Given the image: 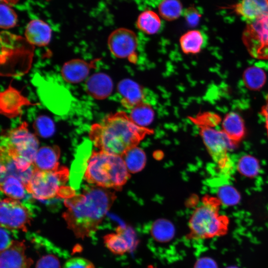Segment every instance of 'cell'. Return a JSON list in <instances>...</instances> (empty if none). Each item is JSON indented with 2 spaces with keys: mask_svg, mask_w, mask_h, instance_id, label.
<instances>
[{
  "mask_svg": "<svg viewBox=\"0 0 268 268\" xmlns=\"http://www.w3.org/2000/svg\"><path fill=\"white\" fill-rule=\"evenodd\" d=\"M39 89L41 99L51 111L59 114L67 111L70 96L66 89L59 85L46 82L39 86Z\"/></svg>",
  "mask_w": 268,
  "mask_h": 268,
  "instance_id": "7c38bea8",
  "label": "cell"
},
{
  "mask_svg": "<svg viewBox=\"0 0 268 268\" xmlns=\"http://www.w3.org/2000/svg\"><path fill=\"white\" fill-rule=\"evenodd\" d=\"M222 130L234 145L238 143L245 134L242 118L234 112L226 114L222 121Z\"/></svg>",
  "mask_w": 268,
  "mask_h": 268,
  "instance_id": "44dd1931",
  "label": "cell"
},
{
  "mask_svg": "<svg viewBox=\"0 0 268 268\" xmlns=\"http://www.w3.org/2000/svg\"><path fill=\"white\" fill-rule=\"evenodd\" d=\"M86 141L83 143L79 149L78 156L76 157L74 167L71 170L70 174V184L72 187L77 189L79 187L81 178L84 174L83 171H85L86 163H87L88 160L86 161L89 156V152L88 144Z\"/></svg>",
  "mask_w": 268,
  "mask_h": 268,
  "instance_id": "d4e9b609",
  "label": "cell"
},
{
  "mask_svg": "<svg viewBox=\"0 0 268 268\" xmlns=\"http://www.w3.org/2000/svg\"><path fill=\"white\" fill-rule=\"evenodd\" d=\"M129 115L137 126L147 128L153 122L155 112L150 103L143 102L131 109Z\"/></svg>",
  "mask_w": 268,
  "mask_h": 268,
  "instance_id": "4316f807",
  "label": "cell"
},
{
  "mask_svg": "<svg viewBox=\"0 0 268 268\" xmlns=\"http://www.w3.org/2000/svg\"><path fill=\"white\" fill-rule=\"evenodd\" d=\"M35 268H61L60 263L56 257L46 255L38 261Z\"/></svg>",
  "mask_w": 268,
  "mask_h": 268,
  "instance_id": "d590c367",
  "label": "cell"
},
{
  "mask_svg": "<svg viewBox=\"0 0 268 268\" xmlns=\"http://www.w3.org/2000/svg\"><path fill=\"white\" fill-rule=\"evenodd\" d=\"M80 59H74L66 62L61 72L63 78L70 83H77L85 80L94 64Z\"/></svg>",
  "mask_w": 268,
  "mask_h": 268,
  "instance_id": "e0dca14e",
  "label": "cell"
},
{
  "mask_svg": "<svg viewBox=\"0 0 268 268\" xmlns=\"http://www.w3.org/2000/svg\"><path fill=\"white\" fill-rule=\"evenodd\" d=\"M24 35L26 40L31 45L44 47L51 41L52 29L46 22L35 19L27 24Z\"/></svg>",
  "mask_w": 268,
  "mask_h": 268,
  "instance_id": "ac0fdd59",
  "label": "cell"
},
{
  "mask_svg": "<svg viewBox=\"0 0 268 268\" xmlns=\"http://www.w3.org/2000/svg\"><path fill=\"white\" fill-rule=\"evenodd\" d=\"M23 241L13 240L11 245L0 252V268H30L33 260L25 255Z\"/></svg>",
  "mask_w": 268,
  "mask_h": 268,
  "instance_id": "9a60e30c",
  "label": "cell"
},
{
  "mask_svg": "<svg viewBox=\"0 0 268 268\" xmlns=\"http://www.w3.org/2000/svg\"><path fill=\"white\" fill-rule=\"evenodd\" d=\"M33 127L36 134L43 137H49L55 132V126L53 121L46 116L38 117L34 123Z\"/></svg>",
  "mask_w": 268,
  "mask_h": 268,
  "instance_id": "1f68e13d",
  "label": "cell"
},
{
  "mask_svg": "<svg viewBox=\"0 0 268 268\" xmlns=\"http://www.w3.org/2000/svg\"><path fill=\"white\" fill-rule=\"evenodd\" d=\"M85 90L94 99L103 100L109 97L113 89V81L107 74L98 72L90 76L85 82Z\"/></svg>",
  "mask_w": 268,
  "mask_h": 268,
  "instance_id": "d6986e66",
  "label": "cell"
},
{
  "mask_svg": "<svg viewBox=\"0 0 268 268\" xmlns=\"http://www.w3.org/2000/svg\"><path fill=\"white\" fill-rule=\"evenodd\" d=\"M69 177V170L65 166L59 167L52 171L34 169L25 187L27 192L37 200L60 198L61 191L66 186Z\"/></svg>",
  "mask_w": 268,
  "mask_h": 268,
  "instance_id": "52a82bcc",
  "label": "cell"
},
{
  "mask_svg": "<svg viewBox=\"0 0 268 268\" xmlns=\"http://www.w3.org/2000/svg\"><path fill=\"white\" fill-rule=\"evenodd\" d=\"M7 229L0 227V252L4 250L9 247L13 240L11 238L10 235L7 231Z\"/></svg>",
  "mask_w": 268,
  "mask_h": 268,
  "instance_id": "74e56055",
  "label": "cell"
},
{
  "mask_svg": "<svg viewBox=\"0 0 268 268\" xmlns=\"http://www.w3.org/2000/svg\"><path fill=\"white\" fill-rule=\"evenodd\" d=\"M107 248L113 254L123 255L133 251L138 244L135 232L130 226L119 225L115 232L103 236Z\"/></svg>",
  "mask_w": 268,
  "mask_h": 268,
  "instance_id": "8fae6325",
  "label": "cell"
},
{
  "mask_svg": "<svg viewBox=\"0 0 268 268\" xmlns=\"http://www.w3.org/2000/svg\"><path fill=\"white\" fill-rule=\"evenodd\" d=\"M31 214L19 200L10 198L1 200L0 203V227L7 230L27 231Z\"/></svg>",
  "mask_w": 268,
  "mask_h": 268,
  "instance_id": "9c48e42d",
  "label": "cell"
},
{
  "mask_svg": "<svg viewBox=\"0 0 268 268\" xmlns=\"http://www.w3.org/2000/svg\"><path fill=\"white\" fill-rule=\"evenodd\" d=\"M242 40L252 57L268 60V15L248 23Z\"/></svg>",
  "mask_w": 268,
  "mask_h": 268,
  "instance_id": "ba28073f",
  "label": "cell"
},
{
  "mask_svg": "<svg viewBox=\"0 0 268 268\" xmlns=\"http://www.w3.org/2000/svg\"><path fill=\"white\" fill-rule=\"evenodd\" d=\"M147 268H156L152 265H148Z\"/></svg>",
  "mask_w": 268,
  "mask_h": 268,
  "instance_id": "60d3db41",
  "label": "cell"
},
{
  "mask_svg": "<svg viewBox=\"0 0 268 268\" xmlns=\"http://www.w3.org/2000/svg\"><path fill=\"white\" fill-rule=\"evenodd\" d=\"M158 8L159 15L167 21L177 19L183 12L182 4L179 0H163Z\"/></svg>",
  "mask_w": 268,
  "mask_h": 268,
  "instance_id": "f546056e",
  "label": "cell"
},
{
  "mask_svg": "<svg viewBox=\"0 0 268 268\" xmlns=\"http://www.w3.org/2000/svg\"><path fill=\"white\" fill-rule=\"evenodd\" d=\"M60 151L58 146H43L39 148L35 155L33 166L35 169L52 171L59 168Z\"/></svg>",
  "mask_w": 268,
  "mask_h": 268,
  "instance_id": "ffe728a7",
  "label": "cell"
},
{
  "mask_svg": "<svg viewBox=\"0 0 268 268\" xmlns=\"http://www.w3.org/2000/svg\"><path fill=\"white\" fill-rule=\"evenodd\" d=\"M114 192L94 185L65 199L63 217L76 237L84 239L95 233L116 199Z\"/></svg>",
  "mask_w": 268,
  "mask_h": 268,
  "instance_id": "6da1fadb",
  "label": "cell"
},
{
  "mask_svg": "<svg viewBox=\"0 0 268 268\" xmlns=\"http://www.w3.org/2000/svg\"><path fill=\"white\" fill-rule=\"evenodd\" d=\"M2 0H1V1H2Z\"/></svg>",
  "mask_w": 268,
  "mask_h": 268,
  "instance_id": "7bdbcfd3",
  "label": "cell"
},
{
  "mask_svg": "<svg viewBox=\"0 0 268 268\" xmlns=\"http://www.w3.org/2000/svg\"><path fill=\"white\" fill-rule=\"evenodd\" d=\"M235 268V267H229V268Z\"/></svg>",
  "mask_w": 268,
  "mask_h": 268,
  "instance_id": "b9f144b4",
  "label": "cell"
},
{
  "mask_svg": "<svg viewBox=\"0 0 268 268\" xmlns=\"http://www.w3.org/2000/svg\"><path fill=\"white\" fill-rule=\"evenodd\" d=\"M153 133L151 129L135 124L125 111H119L92 125L89 136L99 150L123 156Z\"/></svg>",
  "mask_w": 268,
  "mask_h": 268,
  "instance_id": "7a4b0ae2",
  "label": "cell"
},
{
  "mask_svg": "<svg viewBox=\"0 0 268 268\" xmlns=\"http://www.w3.org/2000/svg\"><path fill=\"white\" fill-rule=\"evenodd\" d=\"M243 78L246 86L250 90L260 89L266 81V74L260 67L252 66L244 72Z\"/></svg>",
  "mask_w": 268,
  "mask_h": 268,
  "instance_id": "f1b7e54d",
  "label": "cell"
},
{
  "mask_svg": "<svg viewBox=\"0 0 268 268\" xmlns=\"http://www.w3.org/2000/svg\"><path fill=\"white\" fill-rule=\"evenodd\" d=\"M233 8L243 20L250 23L268 15V0H242Z\"/></svg>",
  "mask_w": 268,
  "mask_h": 268,
  "instance_id": "2e32d148",
  "label": "cell"
},
{
  "mask_svg": "<svg viewBox=\"0 0 268 268\" xmlns=\"http://www.w3.org/2000/svg\"><path fill=\"white\" fill-rule=\"evenodd\" d=\"M107 44L111 53L116 58L135 62L138 39L132 30L119 28L113 31L108 36Z\"/></svg>",
  "mask_w": 268,
  "mask_h": 268,
  "instance_id": "30bf717a",
  "label": "cell"
},
{
  "mask_svg": "<svg viewBox=\"0 0 268 268\" xmlns=\"http://www.w3.org/2000/svg\"><path fill=\"white\" fill-rule=\"evenodd\" d=\"M206 148L218 170L224 174H230L233 163L229 151L234 145L222 130L215 128L217 125L195 123Z\"/></svg>",
  "mask_w": 268,
  "mask_h": 268,
  "instance_id": "8992f818",
  "label": "cell"
},
{
  "mask_svg": "<svg viewBox=\"0 0 268 268\" xmlns=\"http://www.w3.org/2000/svg\"></svg>",
  "mask_w": 268,
  "mask_h": 268,
  "instance_id": "ee69618b",
  "label": "cell"
},
{
  "mask_svg": "<svg viewBox=\"0 0 268 268\" xmlns=\"http://www.w3.org/2000/svg\"><path fill=\"white\" fill-rule=\"evenodd\" d=\"M184 16L187 23L191 26H196L199 22L201 15L199 10L194 6L186 8L184 12Z\"/></svg>",
  "mask_w": 268,
  "mask_h": 268,
  "instance_id": "8d00e7d4",
  "label": "cell"
},
{
  "mask_svg": "<svg viewBox=\"0 0 268 268\" xmlns=\"http://www.w3.org/2000/svg\"><path fill=\"white\" fill-rule=\"evenodd\" d=\"M122 157L130 173L139 172L145 166L146 162L145 153L137 146L129 150Z\"/></svg>",
  "mask_w": 268,
  "mask_h": 268,
  "instance_id": "83f0119b",
  "label": "cell"
},
{
  "mask_svg": "<svg viewBox=\"0 0 268 268\" xmlns=\"http://www.w3.org/2000/svg\"><path fill=\"white\" fill-rule=\"evenodd\" d=\"M137 28L143 33L153 35L161 28V21L159 15L154 11L147 10L141 12L136 20Z\"/></svg>",
  "mask_w": 268,
  "mask_h": 268,
  "instance_id": "cb8c5ba5",
  "label": "cell"
},
{
  "mask_svg": "<svg viewBox=\"0 0 268 268\" xmlns=\"http://www.w3.org/2000/svg\"><path fill=\"white\" fill-rule=\"evenodd\" d=\"M33 105L35 104L11 86L0 93V113L7 118H13L19 116L23 107Z\"/></svg>",
  "mask_w": 268,
  "mask_h": 268,
  "instance_id": "5bb4252c",
  "label": "cell"
},
{
  "mask_svg": "<svg viewBox=\"0 0 268 268\" xmlns=\"http://www.w3.org/2000/svg\"><path fill=\"white\" fill-rule=\"evenodd\" d=\"M89 184L119 191L131 177L122 156L102 151H93L84 174Z\"/></svg>",
  "mask_w": 268,
  "mask_h": 268,
  "instance_id": "277c9868",
  "label": "cell"
},
{
  "mask_svg": "<svg viewBox=\"0 0 268 268\" xmlns=\"http://www.w3.org/2000/svg\"><path fill=\"white\" fill-rule=\"evenodd\" d=\"M150 233L156 241L167 243L173 239L175 234V228L173 223L168 220L161 218L153 222Z\"/></svg>",
  "mask_w": 268,
  "mask_h": 268,
  "instance_id": "603a6c76",
  "label": "cell"
},
{
  "mask_svg": "<svg viewBox=\"0 0 268 268\" xmlns=\"http://www.w3.org/2000/svg\"><path fill=\"white\" fill-rule=\"evenodd\" d=\"M221 202L218 198L206 195L192 213L189 220L188 240H203L225 235L229 219L219 212Z\"/></svg>",
  "mask_w": 268,
  "mask_h": 268,
  "instance_id": "5b68a950",
  "label": "cell"
},
{
  "mask_svg": "<svg viewBox=\"0 0 268 268\" xmlns=\"http://www.w3.org/2000/svg\"><path fill=\"white\" fill-rule=\"evenodd\" d=\"M17 22V17L14 11L5 3L0 5V26L6 29L15 26Z\"/></svg>",
  "mask_w": 268,
  "mask_h": 268,
  "instance_id": "d6a6232c",
  "label": "cell"
},
{
  "mask_svg": "<svg viewBox=\"0 0 268 268\" xmlns=\"http://www.w3.org/2000/svg\"><path fill=\"white\" fill-rule=\"evenodd\" d=\"M117 91L122 106L129 110L143 102L150 103L147 99L146 89L131 79L121 80L117 85Z\"/></svg>",
  "mask_w": 268,
  "mask_h": 268,
  "instance_id": "4fadbf2b",
  "label": "cell"
},
{
  "mask_svg": "<svg viewBox=\"0 0 268 268\" xmlns=\"http://www.w3.org/2000/svg\"><path fill=\"white\" fill-rule=\"evenodd\" d=\"M194 268H218L215 262L209 257H202L198 259Z\"/></svg>",
  "mask_w": 268,
  "mask_h": 268,
  "instance_id": "f35d334b",
  "label": "cell"
},
{
  "mask_svg": "<svg viewBox=\"0 0 268 268\" xmlns=\"http://www.w3.org/2000/svg\"><path fill=\"white\" fill-rule=\"evenodd\" d=\"M0 188L1 192L8 198L17 200L23 199L27 192L24 184L11 175L0 179Z\"/></svg>",
  "mask_w": 268,
  "mask_h": 268,
  "instance_id": "484cf974",
  "label": "cell"
},
{
  "mask_svg": "<svg viewBox=\"0 0 268 268\" xmlns=\"http://www.w3.org/2000/svg\"><path fill=\"white\" fill-rule=\"evenodd\" d=\"M63 268H95L89 260L81 257H74L68 260Z\"/></svg>",
  "mask_w": 268,
  "mask_h": 268,
  "instance_id": "e575fe53",
  "label": "cell"
},
{
  "mask_svg": "<svg viewBox=\"0 0 268 268\" xmlns=\"http://www.w3.org/2000/svg\"><path fill=\"white\" fill-rule=\"evenodd\" d=\"M206 42L205 35L198 30H189L183 34L179 39L181 49L187 55L199 53L205 46Z\"/></svg>",
  "mask_w": 268,
  "mask_h": 268,
  "instance_id": "7402d4cb",
  "label": "cell"
},
{
  "mask_svg": "<svg viewBox=\"0 0 268 268\" xmlns=\"http://www.w3.org/2000/svg\"><path fill=\"white\" fill-rule=\"evenodd\" d=\"M218 198L221 202L225 204L232 205L236 204L240 200V195L238 192L231 186L222 187L218 192Z\"/></svg>",
  "mask_w": 268,
  "mask_h": 268,
  "instance_id": "836d02e7",
  "label": "cell"
},
{
  "mask_svg": "<svg viewBox=\"0 0 268 268\" xmlns=\"http://www.w3.org/2000/svg\"><path fill=\"white\" fill-rule=\"evenodd\" d=\"M38 147V138L29 131L25 122L4 132L1 137L0 152L7 155L23 182L27 181L33 173Z\"/></svg>",
  "mask_w": 268,
  "mask_h": 268,
  "instance_id": "3957f363",
  "label": "cell"
},
{
  "mask_svg": "<svg viewBox=\"0 0 268 268\" xmlns=\"http://www.w3.org/2000/svg\"><path fill=\"white\" fill-rule=\"evenodd\" d=\"M261 114L265 118L266 127L267 129L268 136V95L266 96V102L264 106H263L261 110Z\"/></svg>",
  "mask_w": 268,
  "mask_h": 268,
  "instance_id": "ab89813d",
  "label": "cell"
},
{
  "mask_svg": "<svg viewBox=\"0 0 268 268\" xmlns=\"http://www.w3.org/2000/svg\"><path fill=\"white\" fill-rule=\"evenodd\" d=\"M238 171L243 175L254 177L259 173V163L257 159L251 155H245L240 158L237 164Z\"/></svg>",
  "mask_w": 268,
  "mask_h": 268,
  "instance_id": "4dcf8cb0",
  "label": "cell"
}]
</instances>
